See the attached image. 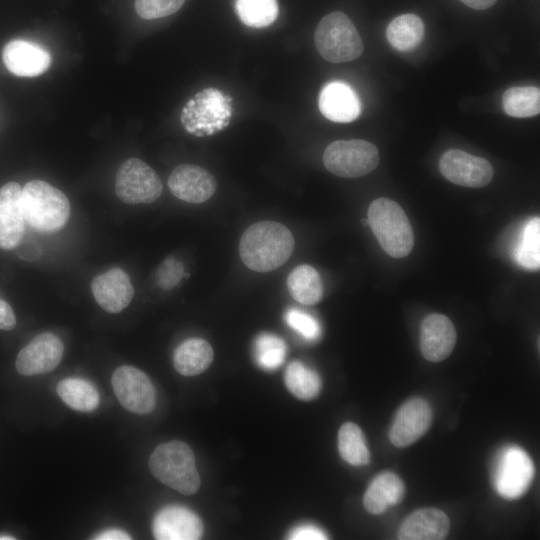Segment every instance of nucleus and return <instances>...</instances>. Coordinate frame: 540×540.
Returning a JSON list of instances; mask_svg holds the SVG:
<instances>
[{
    "label": "nucleus",
    "instance_id": "2f4dec72",
    "mask_svg": "<svg viewBox=\"0 0 540 540\" xmlns=\"http://www.w3.org/2000/svg\"><path fill=\"white\" fill-rule=\"evenodd\" d=\"M254 358L264 370H275L285 360L287 346L284 340L271 333H262L254 341Z\"/></svg>",
    "mask_w": 540,
    "mask_h": 540
},
{
    "label": "nucleus",
    "instance_id": "7ed1b4c3",
    "mask_svg": "<svg viewBox=\"0 0 540 540\" xmlns=\"http://www.w3.org/2000/svg\"><path fill=\"white\" fill-rule=\"evenodd\" d=\"M149 468L156 479L181 494L192 495L200 487L194 453L182 441L158 445L149 458Z\"/></svg>",
    "mask_w": 540,
    "mask_h": 540
},
{
    "label": "nucleus",
    "instance_id": "5701e85b",
    "mask_svg": "<svg viewBox=\"0 0 540 540\" xmlns=\"http://www.w3.org/2000/svg\"><path fill=\"white\" fill-rule=\"evenodd\" d=\"M213 349L204 339L191 338L174 351L173 365L178 373L194 376L204 372L212 363Z\"/></svg>",
    "mask_w": 540,
    "mask_h": 540
},
{
    "label": "nucleus",
    "instance_id": "ddd939ff",
    "mask_svg": "<svg viewBox=\"0 0 540 540\" xmlns=\"http://www.w3.org/2000/svg\"><path fill=\"white\" fill-rule=\"evenodd\" d=\"M432 411L429 404L421 398L406 401L395 414L389 438L396 447H407L422 437L429 429Z\"/></svg>",
    "mask_w": 540,
    "mask_h": 540
},
{
    "label": "nucleus",
    "instance_id": "72a5a7b5",
    "mask_svg": "<svg viewBox=\"0 0 540 540\" xmlns=\"http://www.w3.org/2000/svg\"><path fill=\"white\" fill-rule=\"evenodd\" d=\"M185 0H135V10L143 19H157L177 12Z\"/></svg>",
    "mask_w": 540,
    "mask_h": 540
},
{
    "label": "nucleus",
    "instance_id": "0eeeda50",
    "mask_svg": "<svg viewBox=\"0 0 540 540\" xmlns=\"http://www.w3.org/2000/svg\"><path fill=\"white\" fill-rule=\"evenodd\" d=\"M323 162L332 174L356 178L369 174L379 163L377 147L362 139L337 140L324 151Z\"/></svg>",
    "mask_w": 540,
    "mask_h": 540
},
{
    "label": "nucleus",
    "instance_id": "ea45409f",
    "mask_svg": "<svg viewBox=\"0 0 540 540\" xmlns=\"http://www.w3.org/2000/svg\"><path fill=\"white\" fill-rule=\"evenodd\" d=\"M15 537L11 535H0V540H14Z\"/></svg>",
    "mask_w": 540,
    "mask_h": 540
},
{
    "label": "nucleus",
    "instance_id": "2eb2a0df",
    "mask_svg": "<svg viewBox=\"0 0 540 540\" xmlns=\"http://www.w3.org/2000/svg\"><path fill=\"white\" fill-rule=\"evenodd\" d=\"M152 530L158 540H196L203 534V523L190 509L170 505L155 515Z\"/></svg>",
    "mask_w": 540,
    "mask_h": 540
},
{
    "label": "nucleus",
    "instance_id": "4468645a",
    "mask_svg": "<svg viewBox=\"0 0 540 540\" xmlns=\"http://www.w3.org/2000/svg\"><path fill=\"white\" fill-rule=\"evenodd\" d=\"M168 187L178 199L198 204L213 196L217 183L206 169L197 165L181 164L170 174Z\"/></svg>",
    "mask_w": 540,
    "mask_h": 540
},
{
    "label": "nucleus",
    "instance_id": "39448f33",
    "mask_svg": "<svg viewBox=\"0 0 540 540\" xmlns=\"http://www.w3.org/2000/svg\"><path fill=\"white\" fill-rule=\"evenodd\" d=\"M314 43L321 57L332 63L355 60L364 48L355 25L341 11L331 12L320 20Z\"/></svg>",
    "mask_w": 540,
    "mask_h": 540
},
{
    "label": "nucleus",
    "instance_id": "20e7f679",
    "mask_svg": "<svg viewBox=\"0 0 540 540\" xmlns=\"http://www.w3.org/2000/svg\"><path fill=\"white\" fill-rule=\"evenodd\" d=\"M367 221L382 249L393 258L407 256L414 246V233L407 215L395 201L381 197L371 202Z\"/></svg>",
    "mask_w": 540,
    "mask_h": 540
},
{
    "label": "nucleus",
    "instance_id": "412c9836",
    "mask_svg": "<svg viewBox=\"0 0 540 540\" xmlns=\"http://www.w3.org/2000/svg\"><path fill=\"white\" fill-rule=\"evenodd\" d=\"M449 519L436 508L414 511L401 524L398 538L401 540H441L449 532Z\"/></svg>",
    "mask_w": 540,
    "mask_h": 540
},
{
    "label": "nucleus",
    "instance_id": "423d86ee",
    "mask_svg": "<svg viewBox=\"0 0 540 540\" xmlns=\"http://www.w3.org/2000/svg\"><path fill=\"white\" fill-rule=\"evenodd\" d=\"M231 99L215 88L195 94L182 109L180 120L189 133L204 136L225 128L231 118Z\"/></svg>",
    "mask_w": 540,
    "mask_h": 540
},
{
    "label": "nucleus",
    "instance_id": "393cba45",
    "mask_svg": "<svg viewBox=\"0 0 540 540\" xmlns=\"http://www.w3.org/2000/svg\"><path fill=\"white\" fill-rule=\"evenodd\" d=\"M291 296L304 305L318 303L323 295L322 280L317 270L307 264L294 268L287 278Z\"/></svg>",
    "mask_w": 540,
    "mask_h": 540
},
{
    "label": "nucleus",
    "instance_id": "c9c22d12",
    "mask_svg": "<svg viewBox=\"0 0 540 540\" xmlns=\"http://www.w3.org/2000/svg\"><path fill=\"white\" fill-rule=\"evenodd\" d=\"M288 539L322 540L327 539V536L320 528L311 524H303L293 528L288 535Z\"/></svg>",
    "mask_w": 540,
    "mask_h": 540
},
{
    "label": "nucleus",
    "instance_id": "f8f14e48",
    "mask_svg": "<svg viewBox=\"0 0 540 540\" xmlns=\"http://www.w3.org/2000/svg\"><path fill=\"white\" fill-rule=\"evenodd\" d=\"M63 352L64 346L56 335L41 333L20 350L16 369L25 376L48 373L59 365Z\"/></svg>",
    "mask_w": 540,
    "mask_h": 540
},
{
    "label": "nucleus",
    "instance_id": "4c0bfd02",
    "mask_svg": "<svg viewBox=\"0 0 540 540\" xmlns=\"http://www.w3.org/2000/svg\"><path fill=\"white\" fill-rule=\"evenodd\" d=\"M93 539L96 540H130L131 537L125 531L120 529H109L97 534Z\"/></svg>",
    "mask_w": 540,
    "mask_h": 540
},
{
    "label": "nucleus",
    "instance_id": "a878e982",
    "mask_svg": "<svg viewBox=\"0 0 540 540\" xmlns=\"http://www.w3.org/2000/svg\"><path fill=\"white\" fill-rule=\"evenodd\" d=\"M58 396L70 408L89 412L99 405V393L97 389L86 380L80 378H65L56 387Z\"/></svg>",
    "mask_w": 540,
    "mask_h": 540
},
{
    "label": "nucleus",
    "instance_id": "c756f323",
    "mask_svg": "<svg viewBox=\"0 0 540 540\" xmlns=\"http://www.w3.org/2000/svg\"><path fill=\"white\" fill-rule=\"evenodd\" d=\"M235 10L239 19L247 26L264 28L277 18V0H236Z\"/></svg>",
    "mask_w": 540,
    "mask_h": 540
},
{
    "label": "nucleus",
    "instance_id": "e433bc0d",
    "mask_svg": "<svg viewBox=\"0 0 540 540\" xmlns=\"http://www.w3.org/2000/svg\"><path fill=\"white\" fill-rule=\"evenodd\" d=\"M16 325V317L11 306L0 298V329L12 330Z\"/></svg>",
    "mask_w": 540,
    "mask_h": 540
},
{
    "label": "nucleus",
    "instance_id": "473e14b6",
    "mask_svg": "<svg viewBox=\"0 0 540 540\" xmlns=\"http://www.w3.org/2000/svg\"><path fill=\"white\" fill-rule=\"evenodd\" d=\"M285 321L289 327L309 341L317 340L321 334L319 322L311 315L292 308L285 313Z\"/></svg>",
    "mask_w": 540,
    "mask_h": 540
},
{
    "label": "nucleus",
    "instance_id": "f704fd0d",
    "mask_svg": "<svg viewBox=\"0 0 540 540\" xmlns=\"http://www.w3.org/2000/svg\"><path fill=\"white\" fill-rule=\"evenodd\" d=\"M183 273L182 263L173 257H169L163 261L158 269V284L163 289H171L181 280Z\"/></svg>",
    "mask_w": 540,
    "mask_h": 540
},
{
    "label": "nucleus",
    "instance_id": "b1692460",
    "mask_svg": "<svg viewBox=\"0 0 540 540\" xmlns=\"http://www.w3.org/2000/svg\"><path fill=\"white\" fill-rule=\"evenodd\" d=\"M425 27L422 19L415 14H402L394 18L386 29L390 45L396 50L408 52L420 45Z\"/></svg>",
    "mask_w": 540,
    "mask_h": 540
},
{
    "label": "nucleus",
    "instance_id": "f3484780",
    "mask_svg": "<svg viewBox=\"0 0 540 540\" xmlns=\"http://www.w3.org/2000/svg\"><path fill=\"white\" fill-rule=\"evenodd\" d=\"M91 290L98 305L109 313L124 310L134 296L130 278L121 268H112L96 276Z\"/></svg>",
    "mask_w": 540,
    "mask_h": 540
},
{
    "label": "nucleus",
    "instance_id": "6e6552de",
    "mask_svg": "<svg viewBox=\"0 0 540 540\" xmlns=\"http://www.w3.org/2000/svg\"><path fill=\"white\" fill-rule=\"evenodd\" d=\"M534 473L533 462L523 449L505 447L494 464L492 475L495 490L503 498H519L527 491Z\"/></svg>",
    "mask_w": 540,
    "mask_h": 540
},
{
    "label": "nucleus",
    "instance_id": "58836bf2",
    "mask_svg": "<svg viewBox=\"0 0 540 540\" xmlns=\"http://www.w3.org/2000/svg\"><path fill=\"white\" fill-rule=\"evenodd\" d=\"M468 7L475 10H485L492 7L497 0H460Z\"/></svg>",
    "mask_w": 540,
    "mask_h": 540
},
{
    "label": "nucleus",
    "instance_id": "1a4fd4ad",
    "mask_svg": "<svg viewBox=\"0 0 540 540\" xmlns=\"http://www.w3.org/2000/svg\"><path fill=\"white\" fill-rule=\"evenodd\" d=\"M162 182L156 172L138 158H129L118 169L115 191L127 204H148L162 193Z\"/></svg>",
    "mask_w": 540,
    "mask_h": 540
},
{
    "label": "nucleus",
    "instance_id": "a211bd4d",
    "mask_svg": "<svg viewBox=\"0 0 540 540\" xmlns=\"http://www.w3.org/2000/svg\"><path fill=\"white\" fill-rule=\"evenodd\" d=\"M22 188L9 182L0 188V248H15L24 234L25 218L21 203Z\"/></svg>",
    "mask_w": 540,
    "mask_h": 540
},
{
    "label": "nucleus",
    "instance_id": "c85d7f7f",
    "mask_svg": "<svg viewBox=\"0 0 540 540\" xmlns=\"http://www.w3.org/2000/svg\"><path fill=\"white\" fill-rule=\"evenodd\" d=\"M338 450L342 459L351 465H366L370 461L364 434L355 423L346 422L340 427Z\"/></svg>",
    "mask_w": 540,
    "mask_h": 540
},
{
    "label": "nucleus",
    "instance_id": "f257e3e1",
    "mask_svg": "<svg viewBox=\"0 0 540 540\" xmlns=\"http://www.w3.org/2000/svg\"><path fill=\"white\" fill-rule=\"evenodd\" d=\"M294 245V237L286 226L275 221H260L242 234L239 254L249 269L269 272L290 258Z\"/></svg>",
    "mask_w": 540,
    "mask_h": 540
},
{
    "label": "nucleus",
    "instance_id": "f03ea898",
    "mask_svg": "<svg viewBox=\"0 0 540 540\" xmlns=\"http://www.w3.org/2000/svg\"><path fill=\"white\" fill-rule=\"evenodd\" d=\"M25 222L38 232L51 233L64 227L70 216L66 195L42 180H31L21 193Z\"/></svg>",
    "mask_w": 540,
    "mask_h": 540
},
{
    "label": "nucleus",
    "instance_id": "9d476101",
    "mask_svg": "<svg viewBox=\"0 0 540 540\" xmlns=\"http://www.w3.org/2000/svg\"><path fill=\"white\" fill-rule=\"evenodd\" d=\"M111 384L122 407L135 414H148L156 405V391L141 370L120 366L112 374Z\"/></svg>",
    "mask_w": 540,
    "mask_h": 540
},
{
    "label": "nucleus",
    "instance_id": "bb28decb",
    "mask_svg": "<svg viewBox=\"0 0 540 540\" xmlns=\"http://www.w3.org/2000/svg\"><path fill=\"white\" fill-rule=\"evenodd\" d=\"M284 381L288 390L301 400L316 398L322 386L319 374L300 361H293L287 366Z\"/></svg>",
    "mask_w": 540,
    "mask_h": 540
},
{
    "label": "nucleus",
    "instance_id": "9b49d317",
    "mask_svg": "<svg viewBox=\"0 0 540 540\" xmlns=\"http://www.w3.org/2000/svg\"><path fill=\"white\" fill-rule=\"evenodd\" d=\"M439 169L448 181L470 188L488 185L494 174L486 159L459 149L447 150L440 158Z\"/></svg>",
    "mask_w": 540,
    "mask_h": 540
},
{
    "label": "nucleus",
    "instance_id": "7c9ffc66",
    "mask_svg": "<svg viewBox=\"0 0 540 540\" xmlns=\"http://www.w3.org/2000/svg\"><path fill=\"white\" fill-rule=\"evenodd\" d=\"M517 262L524 268L536 270L540 266V219L535 217L523 228L515 250Z\"/></svg>",
    "mask_w": 540,
    "mask_h": 540
},
{
    "label": "nucleus",
    "instance_id": "dca6fc26",
    "mask_svg": "<svg viewBox=\"0 0 540 540\" xmlns=\"http://www.w3.org/2000/svg\"><path fill=\"white\" fill-rule=\"evenodd\" d=\"M457 340L456 330L445 315L433 313L424 318L420 331V349L430 362H440L453 351Z\"/></svg>",
    "mask_w": 540,
    "mask_h": 540
},
{
    "label": "nucleus",
    "instance_id": "6ab92c4d",
    "mask_svg": "<svg viewBox=\"0 0 540 540\" xmlns=\"http://www.w3.org/2000/svg\"><path fill=\"white\" fill-rule=\"evenodd\" d=\"M320 112L337 123L354 121L361 113V102L353 88L342 81L327 83L318 99Z\"/></svg>",
    "mask_w": 540,
    "mask_h": 540
},
{
    "label": "nucleus",
    "instance_id": "cd10ccee",
    "mask_svg": "<svg viewBox=\"0 0 540 540\" xmlns=\"http://www.w3.org/2000/svg\"><path fill=\"white\" fill-rule=\"evenodd\" d=\"M503 110L511 117H533L540 112V90L535 86H516L507 89L502 98Z\"/></svg>",
    "mask_w": 540,
    "mask_h": 540
},
{
    "label": "nucleus",
    "instance_id": "4be33fe9",
    "mask_svg": "<svg viewBox=\"0 0 540 540\" xmlns=\"http://www.w3.org/2000/svg\"><path fill=\"white\" fill-rule=\"evenodd\" d=\"M402 480L393 472H382L369 484L363 505L370 514L378 515L388 507L398 504L404 496Z\"/></svg>",
    "mask_w": 540,
    "mask_h": 540
},
{
    "label": "nucleus",
    "instance_id": "aec40b11",
    "mask_svg": "<svg viewBox=\"0 0 540 540\" xmlns=\"http://www.w3.org/2000/svg\"><path fill=\"white\" fill-rule=\"evenodd\" d=\"M2 57L7 69L20 77L38 76L44 73L51 63V56L44 48L25 40L7 43Z\"/></svg>",
    "mask_w": 540,
    "mask_h": 540
}]
</instances>
